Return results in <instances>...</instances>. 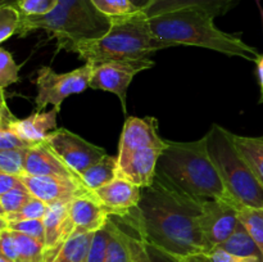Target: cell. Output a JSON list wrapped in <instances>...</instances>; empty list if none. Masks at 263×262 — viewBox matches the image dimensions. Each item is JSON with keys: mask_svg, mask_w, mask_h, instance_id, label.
Segmentation results:
<instances>
[{"mask_svg": "<svg viewBox=\"0 0 263 262\" xmlns=\"http://www.w3.org/2000/svg\"><path fill=\"white\" fill-rule=\"evenodd\" d=\"M203 200L184 192L157 170L153 184L143 188L138 207L118 220L149 248L180 262L208 252L199 223Z\"/></svg>", "mask_w": 263, "mask_h": 262, "instance_id": "1", "label": "cell"}, {"mask_svg": "<svg viewBox=\"0 0 263 262\" xmlns=\"http://www.w3.org/2000/svg\"><path fill=\"white\" fill-rule=\"evenodd\" d=\"M215 15L199 7H186L149 17L152 32L159 40L179 45H194L257 62L262 54L240 39V35L221 31Z\"/></svg>", "mask_w": 263, "mask_h": 262, "instance_id": "2", "label": "cell"}, {"mask_svg": "<svg viewBox=\"0 0 263 262\" xmlns=\"http://www.w3.org/2000/svg\"><path fill=\"white\" fill-rule=\"evenodd\" d=\"M112 18L103 14L92 0H59L54 10L45 15H22L17 35L25 38L37 30L55 39L58 49L73 51L80 43L98 40L107 35Z\"/></svg>", "mask_w": 263, "mask_h": 262, "instance_id": "3", "label": "cell"}, {"mask_svg": "<svg viewBox=\"0 0 263 262\" xmlns=\"http://www.w3.org/2000/svg\"><path fill=\"white\" fill-rule=\"evenodd\" d=\"M157 170L193 197L233 200L211 159L205 135L195 141L167 140Z\"/></svg>", "mask_w": 263, "mask_h": 262, "instance_id": "4", "label": "cell"}, {"mask_svg": "<svg viewBox=\"0 0 263 262\" xmlns=\"http://www.w3.org/2000/svg\"><path fill=\"white\" fill-rule=\"evenodd\" d=\"M175 46L159 40L152 32L149 17L144 10L134 14L112 18L107 35L98 40L80 43L73 53L94 66L122 59L149 58L156 51Z\"/></svg>", "mask_w": 263, "mask_h": 262, "instance_id": "5", "label": "cell"}, {"mask_svg": "<svg viewBox=\"0 0 263 262\" xmlns=\"http://www.w3.org/2000/svg\"><path fill=\"white\" fill-rule=\"evenodd\" d=\"M205 138L211 159L231 199L247 207L263 210V185L236 149L233 133L213 123Z\"/></svg>", "mask_w": 263, "mask_h": 262, "instance_id": "6", "label": "cell"}, {"mask_svg": "<svg viewBox=\"0 0 263 262\" xmlns=\"http://www.w3.org/2000/svg\"><path fill=\"white\" fill-rule=\"evenodd\" d=\"M94 64L85 63L82 67L57 73L51 67L43 66L37 69L35 80L37 95L35 98L36 112H43L48 105H53L57 112L61 110L62 103L73 94H80L90 87Z\"/></svg>", "mask_w": 263, "mask_h": 262, "instance_id": "7", "label": "cell"}, {"mask_svg": "<svg viewBox=\"0 0 263 262\" xmlns=\"http://www.w3.org/2000/svg\"><path fill=\"white\" fill-rule=\"evenodd\" d=\"M152 67H154V62L151 58L105 62L94 67L90 87L117 95L122 104L123 113H126L127 89L131 81L139 72L151 69Z\"/></svg>", "mask_w": 263, "mask_h": 262, "instance_id": "8", "label": "cell"}, {"mask_svg": "<svg viewBox=\"0 0 263 262\" xmlns=\"http://www.w3.org/2000/svg\"><path fill=\"white\" fill-rule=\"evenodd\" d=\"M238 203L221 199L203 200L199 223L208 252L228 240L235 231L240 221L236 207Z\"/></svg>", "mask_w": 263, "mask_h": 262, "instance_id": "9", "label": "cell"}, {"mask_svg": "<svg viewBox=\"0 0 263 262\" xmlns=\"http://www.w3.org/2000/svg\"><path fill=\"white\" fill-rule=\"evenodd\" d=\"M45 141L79 175L107 156L104 148L85 140L67 128H57Z\"/></svg>", "mask_w": 263, "mask_h": 262, "instance_id": "10", "label": "cell"}, {"mask_svg": "<svg viewBox=\"0 0 263 262\" xmlns=\"http://www.w3.org/2000/svg\"><path fill=\"white\" fill-rule=\"evenodd\" d=\"M20 177L28 192L35 198L45 202L46 204L57 202H71L76 197L94 192L85 184L62 179V177L33 176V175H22Z\"/></svg>", "mask_w": 263, "mask_h": 262, "instance_id": "11", "label": "cell"}, {"mask_svg": "<svg viewBox=\"0 0 263 262\" xmlns=\"http://www.w3.org/2000/svg\"><path fill=\"white\" fill-rule=\"evenodd\" d=\"M167 140L159 136L158 122L154 117H127L118 144V158L146 148H166Z\"/></svg>", "mask_w": 263, "mask_h": 262, "instance_id": "12", "label": "cell"}, {"mask_svg": "<svg viewBox=\"0 0 263 262\" xmlns=\"http://www.w3.org/2000/svg\"><path fill=\"white\" fill-rule=\"evenodd\" d=\"M105 226L109 231L105 262H154L145 241L141 240L138 235L123 230L113 216H109Z\"/></svg>", "mask_w": 263, "mask_h": 262, "instance_id": "13", "label": "cell"}, {"mask_svg": "<svg viewBox=\"0 0 263 262\" xmlns=\"http://www.w3.org/2000/svg\"><path fill=\"white\" fill-rule=\"evenodd\" d=\"M43 221L45 226V262H51L74 231L69 202L49 204Z\"/></svg>", "mask_w": 263, "mask_h": 262, "instance_id": "14", "label": "cell"}, {"mask_svg": "<svg viewBox=\"0 0 263 262\" xmlns=\"http://www.w3.org/2000/svg\"><path fill=\"white\" fill-rule=\"evenodd\" d=\"M141 192L143 188L120 176L94 190L95 195L108 215L115 217H122L138 207L141 199Z\"/></svg>", "mask_w": 263, "mask_h": 262, "instance_id": "15", "label": "cell"}, {"mask_svg": "<svg viewBox=\"0 0 263 262\" xmlns=\"http://www.w3.org/2000/svg\"><path fill=\"white\" fill-rule=\"evenodd\" d=\"M164 148L141 149L118 158V176L128 180L140 188H148L153 184L157 175L159 157Z\"/></svg>", "mask_w": 263, "mask_h": 262, "instance_id": "16", "label": "cell"}, {"mask_svg": "<svg viewBox=\"0 0 263 262\" xmlns=\"http://www.w3.org/2000/svg\"><path fill=\"white\" fill-rule=\"evenodd\" d=\"M25 175L33 176H55L84 184L81 176L74 172L46 141L28 148Z\"/></svg>", "mask_w": 263, "mask_h": 262, "instance_id": "17", "label": "cell"}, {"mask_svg": "<svg viewBox=\"0 0 263 262\" xmlns=\"http://www.w3.org/2000/svg\"><path fill=\"white\" fill-rule=\"evenodd\" d=\"M69 213L74 225L73 233H95L109 220V215L94 192L72 199Z\"/></svg>", "mask_w": 263, "mask_h": 262, "instance_id": "18", "label": "cell"}, {"mask_svg": "<svg viewBox=\"0 0 263 262\" xmlns=\"http://www.w3.org/2000/svg\"><path fill=\"white\" fill-rule=\"evenodd\" d=\"M57 112L55 109L48 112H35L26 118H12L10 123L15 133L30 143L31 145L43 143L50 134L57 130Z\"/></svg>", "mask_w": 263, "mask_h": 262, "instance_id": "19", "label": "cell"}, {"mask_svg": "<svg viewBox=\"0 0 263 262\" xmlns=\"http://www.w3.org/2000/svg\"><path fill=\"white\" fill-rule=\"evenodd\" d=\"M240 0H154L153 4L144 12L148 17L162 14L170 10L186 7H199L213 14L215 17L223 15L233 9Z\"/></svg>", "mask_w": 263, "mask_h": 262, "instance_id": "20", "label": "cell"}, {"mask_svg": "<svg viewBox=\"0 0 263 262\" xmlns=\"http://www.w3.org/2000/svg\"><path fill=\"white\" fill-rule=\"evenodd\" d=\"M233 141L254 176L263 185V136L251 138L233 134Z\"/></svg>", "mask_w": 263, "mask_h": 262, "instance_id": "21", "label": "cell"}, {"mask_svg": "<svg viewBox=\"0 0 263 262\" xmlns=\"http://www.w3.org/2000/svg\"><path fill=\"white\" fill-rule=\"evenodd\" d=\"M80 176L90 190L99 189L118 176V158L107 154L97 163L85 170Z\"/></svg>", "mask_w": 263, "mask_h": 262, "instance_id": "22", "label": "cell"}, {"mask_svg": "<svg viewBox=\"0 0 263 262\" xmlns=\"http://www.w3.org/2000/svg\"><path fill=\"white\" fill-rule=\"evenodd\" d=\"M217 248L223 249V251L229 252L231 254H235V256L256 257V258L263 261V256L261 251H259L258 246L254 241L253 236L251 235L248 229L240 221H239L235 231L231 234L230 238L226 241H223L222 244L217 246Z\"/></svg>", "mask_w": 263, "mask_h": 262, "instance_id": "23", "label": "cell"}, {"mask_svg": "<svg viewBox=\"0 0 263 262\" xmlns=\"http://www.w3.org/2000/svg\"><path fill=\"white\" fill-rule=\"evenodd\" d=\"M94 233H73L51 262H87Z\"/></svg>", "mask_w": 263, "mask_h": 262, "instance_id": "24", "label": "cell"}, {"mask_svg": "<svg viewBox=\"0 0 263 262\" xmlns=\"http://www.w3.org/2000/svg\"><path fill=\"white\" fill-rule=\"evenodd\" d=\"M14 117L5 102L4 95L2 97V107H0V151L17 148H31V144L23 140L12 127V118Z\"/></svg>", "mask_w": 263, "mask_h": 262, "instance_id": "25", "label": "cell"}, {"mask_svg": "<svg viewBox=\"0 0 263 262\" xmlns=\"http://www.w3.org/2000/svg\"><path fill=\"white\" fill-rule=\"evenodd\" d=\"M12 231L18 247V262H45V246L31 236Z\"/></svg>", "mask_w": 263, "mask_h": 262, "instance_id": "26", "label": "cell"}, {"mask_svg": "<svg viewBox=\"0 0 263 262\" xmlns=\"http://www.w3.org/2000/svg\"><path fill=\"white\" fill-rule=\"evenodd\" d=\"M236 207H238L239 220L248 229L263 256V210L247 207L241 203H238Z\"/></svg>", "mask_w": 263, "mask_h": 262, "instance_id": "27", "label": "cell"}, {"mask_svg": "<svg viewBox=\"0 0 263 262\" xmlns=\"http://www.w3.org/2000/svg\"><path fill=\"white\" fill-rule=\"evenodd\" d=\"M27 152L28 148L0 151V172L15 175V176L25 175Z\"/></svg>", "mask_w": 263, "mask_h": 262, "instance_id": "28", "label": "cell"}, {"mask_svg": "<svg viewBox=\"0 0 263 262\" xmlns=\"http://www.w3.org/2000/svg\"><path fill=\"white\" fill-rule=\"evenodd\" d=\"M48 205L43 200L37 199L33 197L28 203H26L21 210L17 212L9 213V215L0 216V220L3 222H13V221H23V220H36V218H41L43 220L45 216L46 211H48Z\"/></svg>", "mask_w": 263, "mask_h": 262, "instance_id": "29", "label": "cell"}, {"mask_svg": "<svg viewBox=\"0 0 263 262\" xmlns=\"http://www.w3.org/2000/svg\"><path fill=\"white\" fill-rule=\"evenodd\" d=\"M33 195L28 192L27 188H18L0 194V216L17 212L26 203L30 202Z\"/></svg>", "mask_w": 263, "mask_h": 262, "instance_id": "30", "label": "cell"}, {"mask_svg": "<svg viewBox=\"0 0 263 262\" xmlns=\"http://www.w3.org/2000/svg\"><path fill=\"white\" fill-rule=\"evenodd\" d=\"M20 68L13 54L0 48V90L4 91L8 86L20 81Z\"/></svg>", "mask_w": 263, "mask_h": 262, "instance_id": "31", "label": "cell"}, {"mask_svg": "<svg viewBox=\"0 0 263 262\" xmlns=\"http://www.w3.org/2000/svg\"><path fill=\"white\" fill-rule=\"evenodd\" d=\"M21 23V12L13 5H0V41L17 33Z\"/></svg>", "mask_w": 263, "mask_h": 262, "instance_id": "32", "label": "cell"}, {"mask_svg": "<svg viewBox=\"0 0 263 262\" xmlns=\"http://www.w3.org/2000/svg\"><path fill=\"white\" fill-rule=\"evenodd\" d=\"M95 7L109 18L122 17L140 12L131 0H92Z\"/></svg>", "mask_w": 263, "mask_h": 262, "instance_id": "33", "label": "cell"}, {"mask_svg": "<svg viewBox=\"0 0 263 262\" xmlns=\"http://www.w3.org/2000/svg\"><path fill=\"white\" fill-rule=\"evenodd\" d=\"M2 228L25 234V235L31 236V238L36 239L45 246V226H44V221L41 218L13 221V222H3L2 221Z\"/></svg>", "mask_w": 263, "mask_h": 262, "instance_id": "34", "label": "cell"}, {"mask_svg": "<svg viewBox=\"0 0 263 262\" xmlns=\"http://www.w3.org/2000/svg\"><path fill=\"white\" fill-rule=\"evenodd\" d=\"M108 243H109V231H108L107 226L95 231L94 236H92L91 246H90L87 262H105V259H107Z\"/></svg>", "mask_w": 263, "mask_h": 262, "instance_id": "35", "label": "cell"}, {"mask_svg": "<svg viewBox=\"0 0 263 262\" xmlns=\"http://www.w3.org/2000/svg\"><path fill=\"white\" fill-rule=\"evenodd\" d=\"M59 0H18L17 8L22 15H45L54 10Z\"/></svg>", "mask_w": 263, "mask_h": 262, "instance_id": "36", "label": "cell"}, {"mask_svg": "<svg viewBox=\"0 0 263 262\" xmlns=\"http://www.w3.org/2000/svg\"><path fill=\"white\" fill-rule=\"evenodd\" d=\"M198 262H263L256 257H240L231 254L221 248H213L210 252L195 256Z\"/></svg>", "mask_w": 263, "mask_h": 262, "instance_id": "37", "label": "cell"}, {"mask_svg": "<svg viewBox=\"0 0 263 262\" xmlns=\"http://www.w3.org/2000/svg\"><path fill=\"white\" fill-rule=\"evenodd\" d=\"M0 251H2L0 254L8 257L12 261L18 262L17 241L9 229H0Z\"/></svg>", "mask_w": 263, "mask_h": 262, "instance_id": "38", "label": "cell"}, {"mask_svg": "<svg viewBox=\"0 0 263 262\" xmlns=\"http://www.w3.org/2000/svg\"><path fill=\"white\" fill-rule=\"evenodd\" d=\"M18 188H25V184L20 176L0 172V194H4L9 190L18 189Z\"/></svg>", "mask_w": 263, "mask_h": 262, "instance_id": "39", "label": "cell"}, {"mask_svg": "<svg viewBox=\"0 0 263 262\" xmlns=\"http://www.w3.org/2000/svg\"><path fill=\"white\" fill-rule=\"evenodd\" d=\"M257 63V74H258L259 80V86H261V100L259 102L263 103V55L256 62Z\"/></svg>", "mask_w": 263, "mask_h": 262, "instance_id": "40", "label": "cell"}, {"mask_svg": "<svg viewBox=\"0 0 263 262\" xmlns=\"http://www.w3.org/2000/svg\"><path fill=\"white\" fill-rule=\"evenodd\" d=\"M136 7L140 10H146L152 4H153L154 0H131Z\"/></svg>", "mask_w": 263, "mask_h": 262, "instance_id": "41", "label": "cell"}, {"mask_svg": "<svg viewBox=\"0 0 263 262\" xmlns=\"http://www.w3.org/2000/svg\"><path fill=\"white\" fill-rule=\"evenodd\" d=\"M18 3V0H0V5H13L15 7Z\"/></svg>", "mask_w": 263, "mask_h": 262, "instance_id": "42", "label": "cell"}, {"mask_svg": "<svg viewBox=\"0 0 263 262\" xmlns=\"http://www.w3.org/2000/svg\"><path fill=\"white\" fill-rule=\"evenodd\" d=\"M257 4V7H258V10H259V14H261V18H262V23H263V7L261 4V0H254Z\"/></svg>", "mask_w": 263, "mask_h": 262, "instance_id": "43", "label": "cell"}, {"mask_svg": "<svg viewBox=\"0 0 263 262\" xmlns=\"http://www.w3.org/2000/svg\"><path fill=\"white\" fill-rule=\"evenodd\" d=\"M180 262H198V261H197V258H195V256H193V257H187V258L182 259V261H180Z\"/></svg>", "mask_w": 263, "mask_h": 262, "instance_id": "44", "label": "cell"}, {"mask_svg": "<svg viewBox=\"0 0 263 262\" xmlns=\"http://www.w3.org/2000/svg\"><path fill=\"white\" fill-rule=\"evenodd\" d=\"M0 262H14V261H12V259H9V258H8V257H5V256H3V254H0Z\"/></svg>", "mask_w": 263, "mask_h": 262, "instance_id": "45", "label": "cell"}]
</instances>
